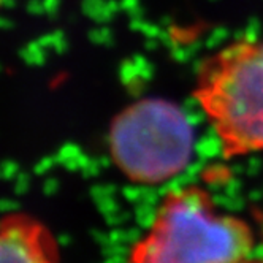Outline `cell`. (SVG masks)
Wrapping results in <instances>:
<instances>
[{
    "mask_svg": "<svg viewBox=\"0 0 263 263\" xmlns=\"http://www.w3.org/2000/svg\"><path fill=\"white\" fill-rule=\"evenodd\" d=\"M252 252L251 225L217 210L206 189L187 185L165 195L128 263H242Z\"/></svg>",
    "mask_w": 263,
    "mask_h": 263,
    "instance_id": "obj_1",
    "label": "cell"
},
{
    "mask_svg": "<svg viewBox=\"0 0 263 263\" xmlns=\"http://www.w3.org/2000/svg\"><path fill=\"white\" fill-rule=\"evenodd\" d=\"M194 99L223 157L263 151V36L242 35L208 54L195 71Z\"/></svg>",
    "mask_w": 263,
    "mask_h": 263,
    "instance_id": "obj_2",
    "label": "cell"
},
{
    "mask_svg": "<svg viewBox=\"0 0 263 263\" xmlns=\"http://www.w3.org/2000/svg\"><path fill=\"white\" fill-rule=\"evenodd\" d=\"M108 147L128 181L157 185L176 178L191 163L195 132L179 105L146 97L127 105L112 119Z\"/></svg>",
    "mask_w": 263,
    "mask_h": 263,
    "instance_id": "obj_3",
    "label": "cell"
},
{
    "mask_svg": "<svg viewBox=\"0 0 263 263\" xmlns=\"http://www.w3.org/2000/svg\"><path fill=\"white\" fill-rule=\"evenodd\" d=\"M0 263H61L46 225L27 213L0 217Z\"/></svg>",
    "mask_w": 263,
    "mask_h": 263,
    "instance_id": "obj_4",
    "label": "cell"
},
{
    "mask_svg": "<svg viewBox=\"0 0 263 263\" xmlns=\"http://www.w3.org/2000/svg\"><path fill=\"white\" fill-rule=\"evenodd\" d=\"M242 263H263V257H254V255H251L248 260H244Z\"/></svg>",
    "mask_w": 263,
    "mask_h": 263,
    "instance_id": "obj_5",
    "label": "cell"
}]
</instances>
